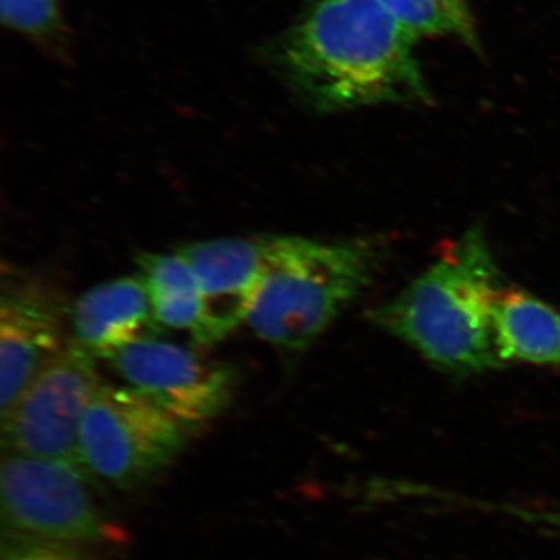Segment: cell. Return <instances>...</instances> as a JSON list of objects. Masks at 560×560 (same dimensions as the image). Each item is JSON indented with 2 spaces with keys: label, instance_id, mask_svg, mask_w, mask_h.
I'll return each mask as SVG.
<instances>
[{
  "label": "cell",
  "instance_id": "obj_1",
  "mask_svg": "<svg viewBox=\"0 0 560 560\" xmlns=\"http://www.w3.org/2000/svg\"><path fill=\"white\" fill-rule=\"evenodd\" d=\"M415 43L377 0H319L276 54L294 90L335 113L433 102Z\"/></svg>",
  "mask_w": 560,
  "mask_h": 560
},
{
  "label": "cell",
  "instance_id": "obj_2",
  "mask_svg": "<svg viewBox=\"0 0 560 560\" xmlns=\"http://www.w3.org/2000/svg\"><path fill=\"white\" fill-rule=\"evenodd\" d=\"M504 285L481 226L448 243L436 261L372 320L451 377L503 366L497 350L495 311Z\"/></svg>",
  "mask_w": 560,
  "mask_h": 560
},
{
  "label": "cell",
  "instance_id": "obj_3",
  "mask_svg": "<svg viewBox=\"0 0 560 560\" xmlns=\"http://www.w3.org/2000/svg\"><path fill=\"white\" fill-rule=\"evenodd\" d=\"M386 250L377 237H265L264 275L246 324L276 348L307 349L370 289Z\"/></svg>",
  "mask_w": 560,
  "mask_h": 560
},
{
  "label": "cell",
  "instance_id": "obj_4",
  "mask_svg": "<svg viewBox=\"0 0 560 560\" xmlns=\"http://www.w3.org/2000/svg\"><path fill=\"white\" fill-rule=\"evenodd\" d=\"M187 434L183 423L139 390L102 383L81 422L79 459L92 477L136 489L171 466Z\"/></svg>",
  "mask_w": 560,
  "mask_h": 560
},
{
  "label": "cell",
  "instance_id": "obj_5",
  "mask_svg": "<svg viewBox=\"0 0 560 560\" xmlns=\"http://www.w3.org/2000/svg\"><path fill=\"white\" fill-rule=\"evenodd\" d=\"M92 478L77 460L5 452L0 469L3 528L70 545L110 539L114 529L92 497Z\"/></svg>",
  "mask_w": 560,
  "mask_h": 560
},
{
  "label": "cell",
  "instance_id": "obj_6",
  "mask_svg": "<svg viewBox=\"0 0 560 560\" xmlns=\"http://www.w3.org/2000/svg\"><path fill=\"white\" fill-rule=\"evenodd\" d=\"M102 383L94 357L70 340L3 416L5 452L80 463L81 422Z\"/></svg>",
  "mask_w": 560,
  "mask_h": 560
},
{
  "label": "cell",
  "instance_id": "obj_7",
  "mask_svg": "<svg viewBox=\"0 0 560 560\" xmlns=\"http://www.w3.org/2000/svg\"><path fill=\"white\" fill-rule=\"evenodd\" d=\"M108 363L124 385L149 397L189 433L219 418L237 389L231 364L161 338L135 342Z\"/></svg>",
  "mask_w": 560,
  "mask_h": 560
},
{
  "label": "cell",
  "instance_id": "obj_8",
  "mask_svg": "<svg viewBox=\"0 0 560 560\" xmlns=\"http://www.w3.org/2000/svg\"><path fill=\"white\" fill-rule=\"evenodd\" d=\"M70 312L46 280L3 272L0 294V418L22 393L68 349Z\"/></svg>",
  "mask_w": 560,
  "mask_h": 560
},
{
  "label": "cell",
  "instance_id": "obj_9",
  "mask_svg": "<svg viewBox=\"0 0 560 560\" xmlns=\"http://www.w3.org/2000/svg\"><path fill=\"white\" fill-rule=\"evenodd\" d=\"M201 293V316L191 340L215 345L248 323L264 275L265 237L215 238L179 246Z\"/></svg>",
  "mask_w": 560,
  "mask_h": 560
},
{
  "label": "cell",
  "instance_id": "obj_10",
  "mask_svg": "<svg viewBox=\"0 0 560 560\" xmlns=\"http://www.w3.org/2000/svg\"><path fill=\"white\" fill-rule=\"evenodd\" d=\"M72 340L95 360L113 359L135 342L160 338L149 287L142 276H125L84 291L69 318Z\"/></svg>",
  "mask_w": 560,
  "mask_h": 560
},
{
  "label": "cell",
  "instance_id": "obj_11",
  "mask_svg": "<svg viewBox=\"0 0 560 560\" xmlns=\"http://www.w3.org/2000/svg\"><path fill=\"white\" fill-rule=\"evenodd\" d=\"M501 363H526L560 370V313L517 287H506L495 311Z\"/></svg>",
  "mask_w": 560,
  "mask_h": 560
},
{
  "label": "cell",
  "instance_id": "obj_12",
  "mask_svg": "<svg viewBox=\"0 0 560 560\" xmlns=\"http://www.w3.org/2000/svg\"><path fill=\"white\" fill-rule=\"evenodd\" d=\"M139 275L149 287L158 320L164 329L197 330L201 316V293L197 276L178 253H140Z\"/></svg>",
  "mask_w": 560,
  "mask_h": 560
},
{
  "label": "cell",
  "instance_id": "obj_13",
  "mask_svg": "<svg viewBox=\"0 0 560 560\" xmlns=\"http://www.w3.org/2000/svg\"><path fill=\"white\" fill-rule=\"evenodd\" d=\"M412 38L455 39L475 51L480 36L469 0H377Z\"/></svg>",
  "mask_w": 560,
  "mask_h": 560
},
{
  "label": "cell",
  "instance_id": "obj_14",
  "mask_svg": "<svg viewBox=\"0 0 560 560\" xmlns=\"http://www.w3.org/2000/svg\"><path fill=\"white\" fill-rule=\"evenodd\" d=\"M2 20L14 31L50 39L61 33L57 0H0Z\"/></svg>",
  "mask_w": 560,
  "mask_h": 560
},
{
  "label": "cell",
  "instance_id": "obj_15",
  "mask_svg": "<svg viewBox=\"0 0 560 560\" xmlns=\"http://www.w3.org/2000/svg\"><path fill=\"white\" fill-rule=\"evenodd\" d=\"M0 560H88L77 545L24 536L3 528Z\"/></svg>",
  "mask_w": 560,
  "mask_h": 560
}]
</instances>
